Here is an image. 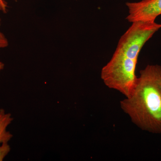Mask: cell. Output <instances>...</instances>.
<instances>
[{"mask_svg":"<svg viewBox=\"0 0 161 161\" xmlns=\"http://www.w3.org/2000/svg\"><path fill=\"white\" fill-rule=\"evenodd\" d=\"M4 67H5L4 64L0 60V72L4 69Z\"/></svg>","mask_w":161,"mask_h":161,"instance_id":"obj_9","label":"cell"},{"mask_svg":"<svg viewBox=\"0 0 161 161\" xmlns=\"http://www.w3.org/2000/svg\"><path fill=\"white\" fill-rule=\"evenodd\" d=\"M0 11L3 12V6L1 3H0ZM8 44L9 43L7 38L3 33L0 31V49L7 47L8 46Z\"/></svg>","mask_w":161,"mask_h":161,"instance_id":"obj_7","label":"cell"},{"mask_svg":"<svg viewBox=\"0 0 161 161\" xmlns=\"http://www.w3.org/2000/svg\"><path fill=\"white\" fill-rule=\"evenodd\" d=\"M13 120L11 114L0 109V144L8 142L12 138V134L7 130L8 126Z\"/></svg>","mask_w":161,"mask_h":161,"instance_id":"obj_5","label":"cell"},{"mask_svg":"<svg viewBox=\"0 0 161 161\" xmlns=\"http://www.w3.org/2000/svg\"><path fill=\"white\" fill-rule=\"evenodd\" d=\"M129 14L126 19L133 23L136 21L155 22L161 14V0H141L135 3H127Z\"/></svg>","mask_w":161,"mask_h":161,"instance_id":"obj_4","label":"cell"},{"mask_svg":"<svg viewBox=\"0 0 161 161\" xmlns=\"http://www.w3.org/2000/svg\"><path fill=\"white\" fill-rule=\"evenodd\" d=\"M0 3L2 4L3 9V12L6 13L7 8V4L4 0H0Z\"/></svg>","mask_w":161,"mask_h":161,"instance_id":"obj_8","label":"cell"},{"mask_svg":"<svg viewBox=\"0 0 161 161\" xmlns=\"http://www.w3.org/2000/svg\"><path fill=\"white\" fill-rule=\"evenodd\" d=\"M133 92L120 102L121 108L143 131L161 134V65L141 70Z\"/></svg>","mask_w":161,"mask_h":161,"instance_id":"obj_1","label":"cell"},{"mask_svg":"<svg viewBox=\"0 0 161 161\" xmlns=\"http://www.w3.org/2000/svg\"><path fill=\"white\" fill-rule=\"evenodd\" d=\"M137 60L115 51L112 58L101 71V78L106 86L128 98L137 80L136 70Z\"/></svg>","mask_w":161,"mask_h":161,"instance_id":"obj_2","label":"cell"},{"mask_svg":"<svg viewBox=\"0 0 161 161\" xmlns=\"http://www.w3.org/2000/svg\"><path fill=\"white\" fill-rule=\"evenodd\" d=\"M161 28V24L155 22L136 21L132 23L121 37L115 51L128 58L138 60L144 45Z\"/></svg>","mask_w":161,"mask_h":161,"instance_id":"obj_3","label":"cell"},{"mask_svg":"<svg viewBox=\"0 0 161 161\" xmlns=\"http://www.w3.org/2000/svg\"><path fill=\"white\" fill-rule=\"evenodd\" d=\"M11 150L8 142H4L0 144V161H3L8 155Z\"/></svg>","mask_w":161,"mask_h":161,"instance_id":"obj_6","label":"cell"}]
</instances>
